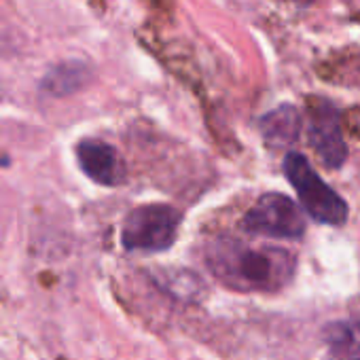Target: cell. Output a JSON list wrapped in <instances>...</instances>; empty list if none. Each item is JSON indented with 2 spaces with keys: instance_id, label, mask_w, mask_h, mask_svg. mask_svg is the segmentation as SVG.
I'll return each mask as SVG.
<instances>
[{
  "instance_id": "obj_1",
  "label": "cell",
  "mask_w": 360,
  "mask_h": 360,
  "mask_svg": "<svg viewBox=\"0 0 360 360\" xmlns=\"http://www.w3.org/2000/svg\"><path fill=\"white\" fill-rule=\"evenodd\" d=\"M206 265L225 286L242 292H274L284 288L297 267L284 248L250 246L242 240L219 238L206 250Z\"/></svg>"
},
{
  "instance_id": "obj_2",
  "label": "cell",
  "mask_w": 360,
  "mask_h": 360,
  "mask_svg": "<svg viewBox=\"0 0 360 360\" xmlns=\"http://www.w3.org/2000/svg\"><path fill=\"white\" fill-rule=\"evenodd\" d=\"M282 169L286 180L295 187L301 206L314 221L333 227H339L347 221L349 210L345 200L324 183L303 155L288 150L282 161Z\"/></svg>"
},
{
  "instance_id": "obj_3",
  "label": "cell",
  "mask_w": 360,
  "mask_h": 360,
  "mask_svg": "<svg viewBox=\"0 0 360 360\" xmlns=\"http://www.w3.org/2000/svg\"><path fill=\"white\" fill-rule=\"evenodd\" d=\"M183 214L167 204H144L134 208L121 227V244L129 252L167 250L180 229Z\"/></svg>"
},
{
  "instance_id": "obj_4",
  "label": "cell",
  "mask_w": 360,
  "mask_h": 360,
  "mask_svg": "<svg viewBox=\"0 0 360 360\" xmlns=\"http://www.w3.org/2000/svg\"><path fill=\"white\" fill-rule=\"evenodd\" d=\"M242 229L250 236L299 240L305 233V219L290 198L282 193H265L244 214Z\"/></svg>"
},
{
  "instance_id": "obj_5",
  "label": "cell",
  "mask_w": 360,
  "mask_h": 360,
  "mask_svg": "<svg viewBox=\"0 0 360 360\" xmlns=\"http://www.w3.org/2000/svg\"><path fill=\"white\" fill-rule=\"evenodd\" d=\"M307 138L326 169H339L347 159V144L341 131L337 106L324 98H311L307 104Z\"/></svg>"
},
{
  "instance_id": "obj_6",
  "label": "cell",
  "mask_w": 360,
  "mask_h": 360,
  "mask_svg": "<svg viewBox=\"0 0 360 360\" xmlns=\"http://www.w3.org/2000/svg\"><path fill=\"white\" fill-rule=\"evenodd\" d=\"M81 169L102 187H119L125 180V165L117 148L104 140H83L77 146Z\"/></svg>"
},
{
  "instance_id": "obj_7",
  "label": "cell",
  "mask_w": 360,
  "mask_h": 360,
  "mask_svg": "<svg viewBox=\"0 0 360 360\" xmlns=\"http://www.w3.org/2000/svg\"><path fill=\"white\" fill-rule=\"evenodd\" d=\"M259 129L271 148H288L301 134V112L290 104H282L259 119Z\"/></svg>"
},
{
  "instance_id": "obj_8",
  "label": "cell",
  "mask_w": 360,
  "mask_h": 360,
  "mask_svg": "<svg viewBox=\"0 0 360 360\" xmlns=\"http://www.w3.org/2000/svg\"><path fill=\"white\" fill-rule=\"evenodd\" d=\"M324 343L337 360H360V320H337L324 326Z\"/></svg>"
},
{
  "instance_id": "obj_9",
  "label": "cell",
  "mask_w": 360,
  "mask_h": 360,
  "mask_svg": "<svg viewBox=\"0 0 360 360\" xmlns=\"http://www.w3.org/2000/svg\"><path fill=\"white\" fill-rule=\"evenodd\" d=\"M87 81V68L81 64H62L53 68L45 79H43V89L49 96H68L81 89Z\"/></svg>"
},
{
  "instance_id": "obj_10",
  "label": "cell",
  "mask_w": 360,
  "mask_h": 360,
  "mask_svg": "<svg viewBox=\"0 0 360 360\" xmlns=\"http://www.w3.org/2000/svg\"><path fill=\"white\" fill-rule=\"evenodd\" d=\"M288 3H292V5H299V7H305V5H311V3H316V0H288Z\"/></svg>"
},
{
  "instance_id": "obj_11",
  "label": "cell",
  "mask_w": 360,
  "mask_h": 360,
  "mask_svg": "<svg viewBox=\"0 0 360 360\" xmlns=\"http://www.w3.org/2000/svg\"><path fill=\"white\" fill-rule=\"evenodd\" d=\"M0 165H9V157H0Z\"/></svg>"
}]
</instances>
